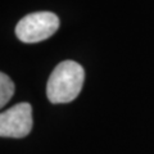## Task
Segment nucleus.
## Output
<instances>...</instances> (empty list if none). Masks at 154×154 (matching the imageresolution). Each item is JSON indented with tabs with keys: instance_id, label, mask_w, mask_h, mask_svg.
<instances>
[{
	"instance_id": "3",
	"label": "nucleus",
	"mask_w": 154,
	"mask_h": 154,
	"mask_svg": "<svg viewBox=\"0 0 154 154\" xmlns=\"http://www.w3.org/2000/svg\"><path fill=\"white\" fill-rule=\"evenodd\" d=\"M32 107L30 103H18L0 113V137L22 139L32 130Z\"/></svg>"
},
{
	"instance_id": "4",
	"label": "nucleus",
	"mask_w": 154,
	"mask_h": 154,
	"mask_svg": "<svg viewBox=\"0 0 154 154\" xmlns=\"http://www.w3.org/2000/svg\"><path fill=\"white\" fill-rule=\"evenodd\" d=\"M14 91H16V86L11 77L0 72V109L12 99Z\"/></svg>"
},
{
	"instance_id": "2",
	"label": "nucleus",
	"mask_w": 154,
	"mask_h": 154,
	"mask_svg": "<svg viewBox=\"0 0 154 154\" xmlns=\"http://www.w3.org/2000/svg\"><path fill=\"white\" fill-rule=\"evenodd\" d=\"M59 28V18L51 12H35L23 17L16 26V36L26 44L49 38Z\"/></svg>"
},
{
	"instance_id": "1",
	"label": "nucleus",
	"mask_w": 154,
	"mask_h": 154,
	"mask_svg": "<svg viewBox=\"0 0 154 154\" xmlns=\"http://www.w3.org/2000/svg\"><path fill=\"white\" fill-rule=\"evenodd\" d=\"M85 81L82 66L75 60L60 62L48 80L46 96L53 104L69 103L81 93Z\"/></svg>"
}]
</instances>
